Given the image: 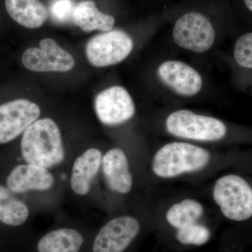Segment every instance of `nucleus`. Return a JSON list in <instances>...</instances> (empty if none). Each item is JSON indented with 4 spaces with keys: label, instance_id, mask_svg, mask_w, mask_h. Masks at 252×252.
Segmentation results:
<instances>
[{
    "label": "nucleus",
    "instance_id": "nucleus-1",
    "mask_svg": "<svg viewBox=\"0 0 252 252\" xmlns=\"http://www.w3.org/2000/svg\"><path fill=\"white\" fill-rule=\"evenodd\" d=\"M21 153L28 164L49 168L64 158L62 136L59 126L50 118L33 123L23 132Z\"/></svg>",
    "mask_w": 252,
    "mask_h": 252
},
{
    "label": "nucleus",
    "instance_id": "nucleus-2",
    "mask_svg": "<svg viewBox=\"0 0 252 252\" xmlns=\"http://www.w3.org/2000/svg\"><path fill=\"white\" fill-rule=\"evenodd\" d=\"M210 160V154L206 149L187 142H174L162 146L156 153L152 170L162 178H172L198 171Z\"/></svg>",
    "mask_w": 252,
    "mask_h": 252
},
{
    "label": "nucleus",
    "instance_id": "nucleus-3",
    "mask_svg": "<svg viewBox=\"0 0 252 252\" xmlns=\"http://www.w3.org/2000/svg\"><path fill=\"white\" fill-rule=\"evenodd\" d=\"M213 198L223 216L233 221H245L252 216V189L245 179L228 175L217 181Z\"/></svg>",
    "mask_w": 252,
    "mask_h": 252
},
{
    "label": "nucleus",
    "instance_id": "nucleus-4",
    "mask_svg": "<svg viewBox=\"0 0 252 252\" xmlns=\"http://www.w3.org/2000/svg\"><path fill=\"white\" fill-rule=\"evenodd\" d=\"M167 132L175 137L200 142H212L223 138L225 124L215 117L197 114L188 109H180L167 117Z\"/></svg>",
    "mask_w": 252,
    "mask_h": 252
},
{
    "label": "nucleus",
    "instance_id": "nucleus-5",
    "mask_svg": "<svg viewBox=\"0 0 252 252\" xmlns=\"http://www.w3.org/2000/svg\"><path fill=\"white\" fill-rule=\"evenodd\" d=\"M172 37L179 47L203 54L215 44L216 32L207 16L197 11H190L176 21Z\"/></svg>",
    "mask_w": 252,
    "mask_h": 252
},
{
    "label": "nucleus",
    "instance_id": "nucleus-6",
    "mask_svg": "<svg viewBox=\"0 0 252 252\" xmlns=\"http://www.w3.org/2000/svg\"><path fill=\"white\" fill-rule=\"evenodd\" d=\"M133 48V39L127 32L112 30L93 36L86 44V54L94 67H106L122 63Z\"/></svg>",
    "mask_w": 252,
    "mask_h": 252
},
{
    "label": "nucleus",
    "instance_id": "nucleus-7",
    "mask_svg": "<svg viewBox=\"0 0 252 252\" xmlns=\"http://www.w3.org/2000/svg\"><path fill=\"white\" fill-rule=\"evenodd\" d=\"M39 46L40 48H30L23 53L22 63L26 69L36 72H65L75 65L72 55L54 39H43Z\"/></svg>",
    "mask_w": 252,
    "mask_h": 252
},
{
    "label": "nucleus",
    "instance_id": "nucleus-8",
    "mask_svg": "<svg viewBox=\"0 0 252 252\" xmlns=\"http://www.w3.org/2000/svg\"><path fill=\"white\" fill-rule=\"evenodd\" d=\"M141 225L130 216L117 217L101 228L93 245V252H125L140 235Z\"/></svg>",
    "mask_w": 252,
    "mask_h": 252
},
{
    "label": "nucleus",
    "instance_id": "nucleus-9",
    "mask_svg": "<svg viewBox=\"0 0 252 252\" xmlns=\"http://www.w3.org/2000/svg\"><path fill=\"white\" fill-rule=\"evenodd\" d=\"M94 109L100 122L107 126L127 122L136 112L130 94L120 86H112L101 91L94 99Z\"/></svg>",
    "mask_w": 252,
    "mask_h": 252
},
{
    "label": "nucleus",
    "instance_id": "nucleus-10",
    "mask_svg": "<svg viewBox=\"0 0 252 252\" xmlns=\"http://www.w3.org/2000/svg\"><path fill=\"white\" fill-rule=\"evenodd\" d=\"M40 114L39 106L28 99H15L0 105V144L14 140L38 120Z\"/></svg>",
    "mask_w": 252,
    "mask_h": 252
},
{
    "label": "nucleus",
    "instance_id": "nucleus-11",
    "mask_svg": "<svg viewBox=\"0 0 252 252\" xmlns=\"http://www.w3.org/2000/svg\"><path fill=\"white\" fill-rule=\"evenodd\" d=\"M157 75L164 85L182 97H193L203 89L200 73L182 61H164L157 68Z\"/></svg>",
    "mask_w": 252,
    "mask_h": 252
},
{
    "label": "nucleus",
    "instance_id": "nucleus-12",
    "mask_svg": "<svg viewBox=\"0 0 252 252\" xmlns=\"http://www.w3.org/2000/svg\"><path fill=\"white\" fill-rule=\"evenodd\" d=\"M102 165L104 178L111 190L122 194L130 191L133 182L128 160L122 149L108 151L102 157Z\"/></svg>",
    "mask_w": 252,
    "mask_h": 252
},
{
    "label": "nucleus",
    "instance_id": "nucleus-13",
    "mask_svg": "<svg viewBox=\"0 0 252 252\" xmlns=\"http://www.w3.org/2000/svg\"><path fill=\"white\" fill-rule=\"evenodd\" d=\"M7 188L14 193L28 190H46L54 185V177L47 169L27 164L15 167L8 176Z\"/></svg>",
    "mask_w": 252,
    "mask_h": 252
},
{
    "label": "nucleus",
    "instance_id": "nucleus-14",
    "mask_svg": "<svg viewBox=\"0 0 252 252\" xmlns=\"http://www.w3.org/2000/svg\"><path fill=\"white\" fill-rule=\"evenodd\" d=\"M102 155L97 149L86 151L73 165L71 186L78 195H84L90 190L91 183L102 165Z\"/></svg>",
    "mask_w": 252,
    "mask_h": 252
},
{
    "label": "nucleus",
    "instance_id": "nucleus-15",
    "mask_svg": "<svg viewBox=\"0 0 252 252\" xmlns=\"http://www.w3.org/2000/svg\"><path fill=\"white\" fill-rule=\"evenodd\" d=\"M5 7L10 17L28 29L41 27L47 19V9L40 0H5Z\"/></svg>",
    "mask_w": 252,
    "mask_h": 252
},
{
    "label": "nucleus",
    "instance_id": "nucleus-16",
    "mask_svg": "<svg viewBox=\"0 0 252 252\" xmlns=\"http://www.w3.org/2000/svg\"><path fill=\"white\" fill-rule=\"evenodd\" d=\"M72 21L86 32L112 31L116 21L114 16L99 11L93 0L81 1L74 6Z\"/></svg>",
    "mask_w": 252,
    "mask_h": 252
},
{
    "label": "nucleus",
    "instance_id": "nucleus-17",
    "mask_svg": "<svg viewBox=\"0 0 252 252\" xmlns=\"http://www.w3.org/2000/svg\"><path fill=\"white\" fill-rule=\"evenodd\" d=\"M84 240L72 228L53 230L43 236L37 244L38 252H79Z\"/></svg>",
    "mask_w": 252,
    "mask_h": 252
},
{
    "label": "nucleus",
    "instance_id": "nucleus-18",
    "mask_svg": "<svg viewBox=\"0 0 252 252\" xmlns=\"http://www.w3.org/2000/svg\"><path fill=\"white\" fill-rule=\"evenodd\" d=\"M29 210L9 189L0 185V221L10 226H18L27 220Z\"/></svg>",
    "mask_w": 252,
    "mask_h": 252
},
{
    "label": "nucleus",
    "instance_id": "nucleus-19",
    "mask_svg": "<svg viewBox=\"0 0 252 252\" xmlns=\"http://www.w3.org/2000/svg\"><path fill=\"white\" fill-rule=\"evenodd\" d=\"M203 212V206L198 201L185 199L170 207L165 218L168 224L177 230L198 223Z\"/></svg>",
    "mask_w": 252,
    "mask_h": 252
},
{
    "label": "nucleus",
    "instance_id": "nucleus-20",
    "mask_svg": "<svg viewBox=\"0 0 252 252\" xmlns=\"http://www.w3.org/2000/svg\"><path fill=\"white\" fill-rule=\"evenodd\" d=\"M212 232L207 225L194 223L176 230L177 243L184 246H202L210 241Z\"/></svg>",
    "mask_w": 252,
    "mask_h": 252
},
{
    "label": "nucleus",
    "instance_id": "nucleus-21",
    "mask_svg": "<svg viewBox=\"0 0 252 252\" xmlns=\"http://www.w3.org/2000/svg\"><path fill=\"white\" fill-rule=\"evenodd\" d=\"M235 62L240 67L252 68V33L247 32L237 39L233 49Z\"/></svg>",
    "mask_w": 252,
    "mask_h": 252
},
{
    "label": "nucleus",
    "instance_id": "nucleus-22",
    "mask_svg": "<svg viewBox=\"0 0 252 252\" xmlns=\"http://www.w3.org/2000/svg\"><path fill=\"white\" fill-rule=\"evenodd\" d=\"M74 6L71 0H54L51 5V15L58 22H68L72 20Z\"/></svg>",
    "mask_w": 252,
    "mask_h": 252
},
{
    "label": "nucleus",
    "instance_id": "nucleus-23",
    "mask_svg": "<svg viewBox=\"0 0 252 252\" xmlns=\"http://www.w3.org/2000/svg\"><path fill=\"white\" fill-rule=\"evenodd\" d=\"M245 6L248 8L249 11H252V0H244Z\"/></svg>",
    "mask_w": 252,
    "mask_h": 252
}]
</instances>
